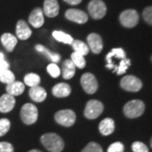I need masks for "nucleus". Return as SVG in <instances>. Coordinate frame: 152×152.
<instances>
[{
  "instance_id": "obj_1",
  "label": "nucleus",
  "mask_w": 152,
  "mask_h": 152,
  "mask_svg": "<svg viewBox=\"0 0 152 152\" xmlns=\"http://www.w3.org/2000/svg\"><path fill=\"white\" fill-rule=\"evenodd\" d=\"M42 144L50 152H61L64 148V142L58 134L48 133L42 136Z\"/></svg>"
},
{
  "instance_id": "obj_2",
  "label": "nucleus",
  "mask_w": 152,
  "mask_h": 152,
  "mask_svg": "<svg viewBox=\"0 0 152 152\" xmlns=\"http://www.w3.org/2000/svg\"><path fill=\"white\" fill-rule=\"evenodd\" d=\"M145 109V103L140 100H132L125 104L124 113L129 118H136L144 113Z\"/></svg>"
},
{
  "instance_id": "obj_3",
  "label": "nucleus",
  "mask_w": 152,
  "mask_h": 152,
  "mask_svg": "<svg viewBox=\"0 0 152 152\" xmlns=\"http://www.w3.org/2000/svg\"><path fill=\"white\" fill-rule=\"evenodd\" d=\"M20 118L26 124H35L38 118V110L35 105L31 103L25 104L20 110Z\"/></svg>"
},
{
  "instance_id": "obj_4",
  "label": "nucleus",
  "mask_w": 152,
  "mask_h": 152,
  "mask_svg": "<svg viewBox=\"0 0 152 152\" xmlns=\"http://www.w3.org/2000/svg\"><path fill=\"white\" fill-rule=\"evenodd\" d=\"M104 110L103 104L97 100H90L85 108V116L88 119H96L102 113Z\"/></svg>"
},
{
  "instance_id": "obj_5",
  "label": "nucleus",
  "mask_w": 152,
  "mask_h": 152,
  "mask_svg": "<svg viewBox=\"0 0 152 152\" xmlns=\"http://www.w3.org/2000/svg\"><path fill=\"white\" fill-rule=\"evenodd\" d=\"M90 15L95 20L102 19L107 14V6L102 0H91L88 4Z\"/></svg>"
},
{
  "instance_id": "obj_6",
  "label": "nucleus",
  "mask_w": 152,
  "mask_h": 152,
  "mask_svg": "<svg viewBox=\"0 0 152 152\" xmlns=\"http://www.w3.org/2000/svg\"><path fill=\"white\" fill-rule=\"evenodd\" d=\"M55 121L58 124L64 127H71L75 124L76 120V115L74 111L70 109L61 110L55 114Z\"/></svg>"
},
{
  "instance_id": "obj_7",
  "label": "nucleus",
  "mask_w": 152,
  "mask_h": 152,
  "mask_svg": "<svg viewBox=\"0 0 152 152\" xmlns=\"http://www.w3.org/2000/svg\"><path fill=\"white\" fill-rule=\"evenodd\" d=\"M121 87L127 91L131 92H137L141 90L143 84L141 80L134 75H126L124 76L120 82Z\"/></svg>"
},
{
  "instance_id": "obj_8",
  "label": "nucleus",
  "mask_w": 152,
  "mask_h": 152,
  "mask_svg": "<svg viewBox=\"0 0 152 152\" xmlns=\"http://www.w3.org/2000/svg\"><path fill=\"white\" fill-rule=\"evenodd\" d=\"M139 14L134 10H127L123 11L119 16L121 24L127 28H133L139 23Z\"/></svg>"
},
{
  "instance_id": "obj_9",
  "label": "nucleus",
  "mask_w": 152,
  "mask_h": 152,
  "mask_svg": "<svg viewBox=\"0 0 152 152\" xmlns=\"http://www.w3.org/2000/svg\"><path fill=\"white\" fill-rule=\"evenodd\" d=\"M80 83L84 91L87 94H94L98 90V82L94 75L85 73L81 76Z\"/></svg>"
},
{
  "instance_id": "obj_10",
  "label": "nucleus",
  "mask_w": 152,
  "mask_h": 152,
  "mask_svg": "<svg viewBox=\"0 0 152 152\" xmlns=\"http://www.w3.org/2000/svg\"><path fill=\"white\" fill-rule=\"evenodd\" d=\"M126 58V53H125L124 50L123 48H113L112 49L111 52H109L107 57L106 60L107 62V68L108 69H113V72L116 73L118 65L117 64H115V59H124Z\"/></svg>"
},
{
  "instance_id": "obj_11",
  "label": "nucleus",
  "mask_w": 152,
  "mask_h": 152,
  "mask_svg": "<svg viewBox=\"0 0 152 152\" xmlns=\"http://www.w3.org/2000/svg\"><path fill=\"white\" fill-rule=\"evenodd\" d=\"M65 17L69 20L75 22L77 24H85L88 20V15L86 13L77 9L68 10L65 12Z\"/></svg>"
},
{
  "instance_id": "obj_12",
  "label": "nucleus",
  "mask_w": 152,
  "mask_h": 152,
  "mask_svg": "<svg viewBox=\"0 0 152 152\" xmlns=\"http://www.w3.org/2000/svg\"><path fill=\"white\" fill-rule=\"evenodd\" d=\"M87 42L93 53L99 54L103 48L102 39L96 33H91L87 37Z\"/></svg>"
},
{
  "instance_id": "obj_13",
  "label": "nucleus",
  "mask_w": 152,
  "mask_h": 152,
  "mask_svg": "<svg viewBox=\"0 0 152 152\" xmlns=\"http://www.w3.org/2000/svg\"><path fill=\"white\" fill-rule=\"evenodd\" d=\"M15 105V96L10 94H4L0 97V113H7L13 110Z\"/></svg>"
},
{
  "instance_id": "obj_14",
  "label": "nucleus",
  "mask_w": 152,
  "mask_h": 152,
  "mask_svg": "<svg viewBox=\"0 0 152 152\" xmlns=\"http://www.w3.org/2000/svg\"><path fill=\"white\" fill-rule=\"evenodd\" d=\"M43 13L49 18L57 16L59 13V5L57 0H45Z\"/></svg>"
},
{
  "instance_id": "obj_15",
  "label": "nucleus",
  "mask_w": 152,
  "mask_h": 152,
  "mask_svg": "<svg viewBox=\"0 0 152 152\" xmlns=\"http://www.w3.org/2000/svg\"><path fill=\"white\" fill-rule=\"evenodd\" d=\"M29 23L35 28H40L44 24V13L42 9L36 8L29 16Z\"/></svg>"
},
{
  "instance_id": "obj_16",
  "label": "nucleus",
  "mask_w": 152,
  "mask_h": 152,
  "mask_svg": "<svg viewBox=\"0 0 152 152\" xmlns=\"http://www.w3.org/2000/svg\"><path fill=\"white\" fill-rule=\"evenodd\" d=\"M17 38L22 41H26L31 36V30L25 20H19L16 25Z\"/></svg>"
},
{
  "instance_id": "obj_17",
  "label": "nucleus",
  "mask_w": 152,
  "mask_h": 152,
  "mask_svg": "<svg viewBox=\"0 0 152 152\" xmlns=\"http://www.w3.org/2000/svg\"><path fill=\"white\" fill-rule=\"evenodd\" d=\"M29 96L31 98V100L36 102H42L45 101L47 98V91L45 89L40 86H37L31 87L29 91Z\"/></svg>"
},
{
  "instance_id": "obj_18",
  "label": "nucleus",
  "mask_w": 152,
  "mask_h": 152,
  "mask_svg": "<svg viewBox=\"0 0 152 152\" xmlns=\"http://www.w3.org/2000/svg\"><path fill=\"white\" fill-rule=\"evenodd\" d=\"M115 130V123L113 118H107L103 119L99 124V131L104 136L112 134Z\"/></svg>"
},
{
  "instance_id": "obj_19",
  "label": "nucleus",
  "mask_w": 152,
  "mask_h": 152,
  "mask_svg": "<svg viewBox=\"0 0 152 152\" xmlns=\"http://www.w3.org/2000/svg\"><path fill=\"white\" fill-rule=\"evenodd\" d=\"M17 37L10 33H4L1 36V42L8 52H12L16 46Z\"/></svg>"
},
{
  "instance_id": "obj_20",
  "label": "nucleus",
  "mask_w": 152,
  "mask_h": 152,
  "mask_svg": "<svg viewBox=\"0 0 152 152\" xmlns=\"http://www.w3.org/2000/svg\"><path fill=\"white\" fill-rule=\"evenodd\" d=\"M71 93V87L66 83H58L53 88V94L56 97H66Z\"/></svg>"
},
{
  "instance_id": "obj_21",
  "label": "nucleus",
  "mask_w": 152,
  "mask_h": 152,
  "mask_svg": "<svg viewBox=\"0 0 152 152\" xmlns=\"http://www.w3.org/2000/svg\"><path fill=\"white\" fill-rule=\"evenodd\" d=\"M25 91V85L20 81H14L7 85L6 91L13 96H20Z\"/></svg>"
},
{
  "instance_id": "obj_22",
  "label": "nucleus",
  "mask_w": 152,
  "mask_h": 152,
  "mask_svg": "<svg viewBox=\"0 0 152 152\" xmlns=\"http://www.w3.org/2000/svg\"><path fill=\"white\" fill-rule=\"evenodd\" d=\"M75 65L71 59H66L63 63V77L65 80L72 79L75 74Z\"/></svg>"
},
{
  "instance_id": "obj_23",
  "label": "nucleus",
  "mask_w": 152,
  "mask_h": 152,
  "mask_svg": "<svg viewBox=\"0 0 152 152\" xmlns=\"http://www.w3.org/2000/svg\"><path fill=\"white\" fill-rule=\"evenodd\" d=\"M36 50L39 52V53H42V54L46 55L48 58L51 59V61H53V63H58L61 59V56L59 54H58V53H51L50 51H49L48 49L46 48L44 46L42 45H37L36 46Z\"/></svg>"
},
{
  "instance_id": "obj_24",
  "label": "nucleus",
  "mask_w": 152,
  "mask_h": 152,
  "mask_svg": "<svg viewBox=\"0 0 152 152\" xmlns=\"http://www.w3.org/2000/svg\"><path fill=\"white\" fill-rule=\"evenodd\" d=\"M71 45L75 52L79 53L83 56H86L89 53V47L84 42H81L80 40H74Z\"/></svg>"
},
{
  "instance_id": "obj_25",
  "label": "nucleus",
  "mask_w": 152,
  "mask_h": 152,
  "mask_svg": "<svg viewBox=\"0 0 152 152\" xmlns=\"http://www.w3.org/2000/svg\"><path fill=\"white\" fill-rule=\"evenodd\" d=\"M53 37L60 42H63L64 44H72L74 39L71 37L70 35L67 34V33L61 31H54L53 32Z\"/></svg>"
},
{
  "instance_id": "obj_26",
  "label": "nucleus",
  "mask_w": 152,
  "mask_h": 152,
  "mask_svg": "<svg viewBox=\"0 0 152 152\" xmlns=\"http://www.w3.org/2000/svg\"><path fill=\"white\" fill-rule=\"evenodd\" d=\"M24 81H25V84L28 86H39L40 82H41V78L37 74L30 73V74H27L25 76Z\"/></svg>"
},
{
  "instance_id": "obj_27",
  "label": "nucleus",
  "mask_w": 152,
  "mask_h": 152,
  "mask_svg": "<svg viewBox=\"0 0 152 152\" xmlns=\"http://www.w3.org/2000/svg\"><path fill=\"white\" fill-rule=\"evenodd\" d=\"M71 60L74 63V64L75 65V67H78L79 69H84L86 67V62L85 59V56H83L79 53L74 52L71 54Z\"/></svg>"
},
{
  "instance_id": "obj_28",
  "label": "nucleus",
  "mask_w": 152,
  "mask_h": 152,
  "mask_svg": "<svg viewBox=\"0 0 152 152\" xmlns=\"http://www.w3.org/2000/svg\"><path fill=\"white\" fill-rule=\"evenodd\" d=\"M0 81L2 83H4L6 85H9L12 82L15 81V76L12 71L7 69L0 74Z\"/></svg>"
},
{
  "instance_id": "obj_29",
  "label": "nucleus",
  "mask_w": 152,
  "mask_h": 152,
  "mask_svg": "<svg viewBox=\"0 0 152 152\" xmlns=\"http://www.w3.org/2000/svg\"><path fill=\"white\" fill-rule=\"evenodd\" d=\"M131 62L130 59L129 58H124V59H122L120 61V63L118 64V69H117V75H121L123 74H125V72L127 71V69H129V67L130 66Z\"/></svg>"
},
{
  "instance_id": "obj_30",
  "label": "nucleus",
  "mask_w": 152,
  "mask_h": 152,
  "mask_svg": "<svg viewBox=\"0 0 152 152\" xmlns=\"http://www.w3.org/2000/svg\"><path fill=\"white\" fill-rule=\"evenodd\" d=\"M10 129V121L7 118L0 119V137L6 134Z\"/></svg>"
},
{
  "instance_id": "obj_31",
  "label": "nucleus",
  "mask_w": 152,
  "mask_h": 152,
  "mask_svg": "<svg viewBox=\"0 0 152 152\" xmlns=\"http://www.w3.org/2000/svg\"><path fill=\"white\" fill-rule=\"evenodd\" d=\"M81 152H103L101 145L96 142H91L83 149Z\"/></svg>"
},
{
  "instance_id": "obj_32",
  "label": "nucleus",
  "mask_w": 152,
  "mask_h": 152,
  "mask_svg": "<svg viewBox=\"0 0 152 152\" xmlns=\"http://www.w3.org/2000/svg\"><path fill=\"white\" fill-rule=\"evenodd\" d=\"M47 70L48 72V74L52 76L53 78H57L61 74V70H60L59 67L56 64L53 63V64H50L48 68H47Z\"/></svg>"
},
{
  "instance_id": "obj_33",
  "label": "nucleus",
  "mask_w": 152,
  "mask_h": 152,
  "mask_svg": "<svg viewBox=\"0 0 152 152\" xmlns=\"http://www.w3.org/2000/svg\"><path fill=\"white\" fill-rule=\"evenodd\" d=\"M132 150L134 152H149L148 147L140 141H135L132 145Z\"/></svg>"
},
{
  "instance_id": "obj_34",
  "label": "nucleus",
  "mask_w": 152,
  "mask_h": 152,
  "mask_svg": "<svg viewBox=\"0 0 152 152\" xmlns=\"http://www.w3.org/2000/svg\"><path fill=\"white\" fill-rule=\"evenodd\" d=\"M143 18L149 25L152 26V6H149L144 10Z\"/></svg>"
},
{
  "instance_id": "obj_35",
  "label": "nucleus",
  "mask_w": 152,
  "mask_h": 152,
  "mask_svg": "<svg viewBox=\"0 0 152 152\" xmlns=\"http://www.w3.org/2000/svg\"><path fill=\"white\" fill-rule=\"evenodd\" d=\"M124 146L121 142H115L107 149V152H124Z\"/></svg>"
},
{
  "instance_id": "obj_36",
  "label": "nucleus",
  "mask_w": 152,
  "mask_h": 152,
  "mask_svg": "<svg viewBox=\"0 0 152 152\" xmlns=\"http://www.w3.org/2000/svg\"><path fill=\"white\" fill-rule=\"evenodd\" d=\"M0 152H14V147L9 142H0Z\"/></svg>"
},
{
  "instance_id": "obj_37",
  "label": "nucleus",
  "mask_w": 152,
  "mask_h": 152,
  "mask_svg": "<svg viewBox=\"0 0 152 152\" xmlns=\"http://www.w3.org/2000/svg\"><path fill=\"white\" fill-rule=\"evenodd\" d=\"M7 69H10V64L5 60H2L0 62V74Z\"/></svg>"
},
{
  "instance_id": "obj_38",
  "label": "nucleus",
  "mask_w": 152,
  "mask_h": 152,
  "mask_svg": "<svg viewBox=\"0 0 152 152\" xmlns=\"http://www.w3.org/2000/svg\"><path fill=\"white\" fill-rule=\"evenodd\" d=\"M67 4H71V5H77L81 3L82 0H64Z\"/></svg>"
},
{
  "instance_id": "obj_39",
  "label": "nucleus",
  "mask_w": 152,
  "mask_h": 152,
  "mask_svg": "<svg viewBox=\"0 0 152 152\" xmlns=\"http://www.w3.org/2000/svg\"><path fill=\"white\" fill-rule=\"evenodd\" d=\"M2 60H4V55L3 53L0 52V62H1Z\"/></svg>"
},
{
  "instance_id": "obj_40",
  "label": "nucleus",
  "mask_w": 152,
  "mask_h": 152,
  "mask_svg": "<svg viewBox=\"0 0 152 152\" xmlns=\"http://www.w3.org/2000/svg\"><path fill=\"white\" fill-rule=\"evenodd\" d=\"M29 152H42V151H38V150H31V151H30Z\"/></svg>"
},
{
  "instance_id": "obj_41",
  "label": "nucleus",
  "mask_w": 152,
  "mask_h": 152,
  "mask_svg": "<svg viewBox=\"0 0 152 152\" xmlns=\"http://www.w3.org/2000/svg\"><path fill=\"white\" fill-rule=\"evenodd\" d=\"M151 146L152 148V138H151Z\"/></svg>"
},
{
  "instance_id": "obj_42",
  "label": "nucleus",
  "mask_w": 152,
  "mask_h": 152,
  "mask_svg": "<svg viewBox=\"0 0 152 152\" xmlns=\"http://www.w3.org/2000/svg\"><path fill=\"white\" fill-rule=\"evenodd\" d=\"M151 59H152V58H151Z\"/></svg>"
}]
</instances>
